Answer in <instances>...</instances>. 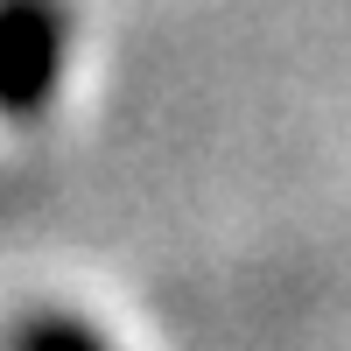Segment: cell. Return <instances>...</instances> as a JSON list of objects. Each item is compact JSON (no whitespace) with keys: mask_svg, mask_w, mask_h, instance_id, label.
Listing matches in <instances>:
<instances>
[{"mask_svg":"<svg viewBox=\"0 0 351 351\" xmlns=\"http://www.w3.org/2000/svg\"><path fill=\"white\" fill-rule=\"evenodd\" d=\"M36 36H49V21H43V14L0 8V49H8V43H36ZM28 99H36V92H28V84L0 77V127H8V112H14V106H28Z\"/></svg>","mask_w":351,"mask_h":351,"instance_id":"cell-1","label":"cell"},{"mask_svg":"<svg viewBox=\"0 0 351 351\" xmlns=\"http://www.w3.org/2000/svg\"><path fill=\"white\" fill-rule=\"evenodd\" d=\"M28 351H99V344L84 337V330H36V344H28Z\"/></svg>","mask_w":351,"mask_h":351,"instance_id":"cell-2","label":"cell"}]
</instances>
